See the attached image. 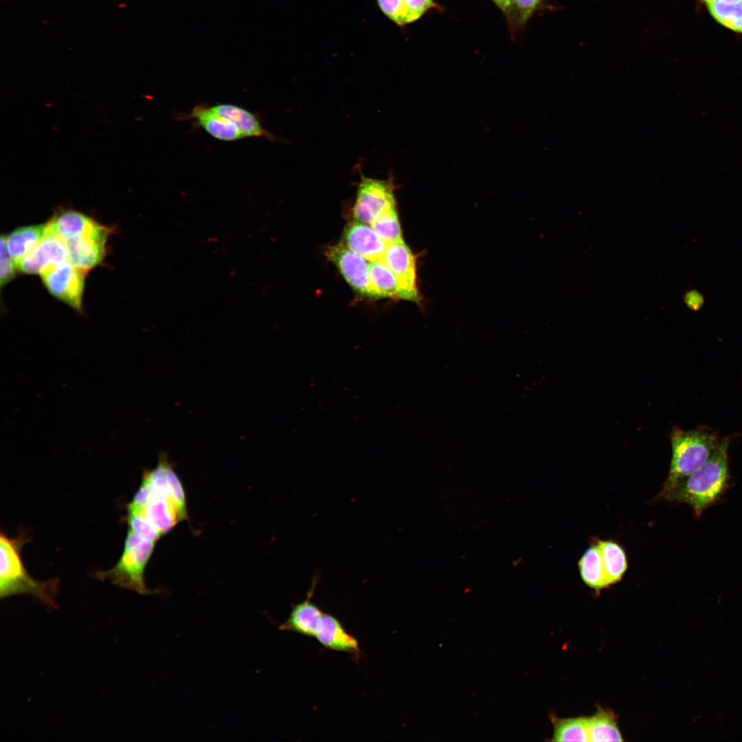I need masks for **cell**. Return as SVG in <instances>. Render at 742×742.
Segmentation results:
<instances>
[{
  "label": "cell",
  "instance_id": "cell-1",
  "mask_svg": "<svg viewBox=\"0 0 742 742\" xmlns=\"http://www.w3.org/2000/svg\"><path fill=\"white\" fill-rule=\"evenodd\" d=\"M730 436L723 438L706 462L664 499L689 506L697 517L716 504L725 493L730 483Z\"/></svg>",
  "mask_w": 742,
  "mask_h": 742
},
{
  "label": "cell",
  "instance_id": "cell-2",
  "mask_svg": "<svg viewBox=\"0 0 742 742\" xmlns=\"http://www.w3.org/2000/svg\"><path fill=\"white\" fill-rule=\"evenodd\" d=\"M30 539L27 532L23 529L14 538L1 532L0 596L3 598L13 595L30 594L47 605L54 606L58 578L45 581L35 580L23 564L21 552Z\"/></svg>",
  "mask_w": 742,
  "mask_h": 742
},
{
  "label": "cell",
  "instance_id": "cell-3",
  "mask_svg": "<svg viewBox=\"0 0 742 742\" xmlns=\"http://www.w3.org/2000/svg\"><path fill=\"white\" fill-rule=\"evenodd\" d=\"M672 458L668 476L657 495L664 497L697 471L710 457L720 440L716 431L707 427L684 430L674 428L671 434Z\"/></svg>",
  "mask_w": 742,
  "mask_h": 742
},
{
  "label": "cell",
  "instance_id": "cell-4",
  "mask_svg": "<svg viewBox=\"0 0 742 742\" xmlns=\"http://www.w3.org/2000/svg\"><path fill=\"white\" fill-rule=\"evenodd\" d=\"M154 541L141 538L128 530L123 553L117 563L110 570L94 573V576L109 580L122 587L147 594L150 591L144 581V570L154 550Z\"/></svg>",
  "mask_w": 742,
  "mask_h": 742
},
{
  "label": "cell",
  "instance_id": "cell-5",
  "mask_svg": "<svg viewBox=\"0 0 742 742\" xmlns=\"http://www.w3.org/2000/svg\"><path fill=\"white\" fill-rule=\"evenodd\" d=\"M394 189L392 177L379 179L368 177L361 172L352 207L354 218L363 223H371L386 210L396 206Z\"/></svg>",
  "mask_w": 742,
  "mask_h": 742
},
{
  "label": "cell",
  "instance_id": "cell-6",
  "mask_svg": "<svg viewBox=\"0 0 742 742\" xmlns=\"http://www.w3.org/2000/svg\"><path fill=\"white\" fill-rule=\"evenodd\" d=\"M86 271L69 262L51 266L40 273L49 292L78 311H82V298Z\"/></svg>",
  "mask_w": 742,
  "mask_h": 742
},
{
  "label": "cell",
  "instance_id": "cell-7",
  "mask_svg": "<svg viewBox=\"0 0 742 742\" xmlns=\"http://www.w3.org/2000/svg\"><path fill=\"white\" fill-rule=\"evenodd\" d=\"M110 229L96 223L89 232L64 240L67 261L85 271L101 263Z\"/></svg>",
  "mask_w": 742,
  "mask_h": 742
},
{
  "label": "cell",
  "instance_id": "cell-8",
  "mask_svg": "<svg viewBox=\"0 0 742 742\" xmlns=\"http://www.w3.org/2000/svg\"><path fill=\"white\" fill-rule=\"evenodd\" d=\"M326 255L355 291L375 297L369 278V264L365 258L343 244L330 246Z\"/></svg>",
  "mask_w": 742,
  "mask_h": 742
},
{
  "label": "cell",
  "instance_id": "cell-9",
  "mask_svg": "<svg viewBox=\"0 0 742 742\" xmlns=\"http://www.w3.org/2000/svg\"><path fill=\"white\" fill-rule=\"evenodd\" d=\"M65 261L64 240L51 232L46 223V232L42 240L15 264L16 269L22 273L40 274L48 267Z\"/></svg>",
  "mask_w": 742,
  "mask_h": 742
},
{
  "label": "cell",
  "instance_id": "cell-10",
  "mask_svg": "<svg viewBox=\"0 0 742 742\" xmlns=\"http://www.w3.org/2000/svg\"><path fill=\"white\" fill-rule=\"evenodd\" d=\"M381 259L408 293L411 301L418 302L415 258L404 241L387 244Z\"/></svg>",
  "mask_w": 742,
  "mask_h": 742
},
{
  "label": "cell",
  "instance_id": "cell-11",
  "mask_svg": "<svg viewBox=\"0 0 742 742\" xmlns=\"http://www.w3.org/2000/svg\"><path fill=\"white\" fill-rule=\"evenodd\" d=\"M314 638L325 649L346 653L354 660H358L361 655L357 638L332 614H322L317 624Z\"/></svg>",
  "mask_w": 742,
  "mask_h": 742
},
{
  "label": "cell",
  "instance_id": "cell-12",
  "mask_svg": "<svg viewBox=\"0 0 742 742\" xmlns=\"http://www.w3.org/2000/svg\"><path fill=\"white\" fill-rule=\"evenodd\" d=\"M179 116L181 120L191 121L217 139L232 142L244 138L236 125L214 111L212 105L197 104L190 113Z\"/></svg>",
  "mask_w": 742,
  "mask_h": 742
},
{
  "label": "cell",
  "instance_id": "cell-13",
  "mask_svg": "<svg viewBox=\"0 0 742 742\" xmlns=\"http://www.w3.org/2000/svg\"><path fill=\"white\" fill-rule=\"evenodd\" d=\"M317 579V576H315L313 578L311 588L305 599L292 605L288 618L278 626L280 630L292 631L309 638H314L317 624L324 613L311 600Z\"/></svg>",
  "mask_w": 742,
  "mask_h": 742
},
{
  "label": "cell",
  "instance_id": "cell-14",
  "mask_svg": "<svg viewBox=\"0 0 742 742\" xmlns=\"http://www.w3.org/2000/svg\"><path fill=\"white\" fill-rule=\"evenodd\" d=\"M145 484L149 488L146 505L135 513H127L141 515L163 535L169 532L179 521H182L179 509L171 499L156 494Z\"/></svg>",
  "mask_w": 742,
  "mask_h": 742
},
{
  "label": "cell",
  "instance_id": "cell-15",
  "mask_svg": "<svg viewBox=\"0 0 742 742\" xmlns=\"http://www.w3.org/2000/svg\"><path fill=\"white\" fill-rule=\"evenodd\" d=\"M344 239L350 249L370 261L381 259L387 247L371 226L361 221L348 226Z\"/></svg>",
  "mask_w": 742,
  "mask_h": 742
},
{
  "label": "cell",
  "instance_id": "cell-16",
  "mask_svg": "<svg viewBox=\"0 0 742 742\" xmlns=\"http://www.w3.org/2000/svg\"><path fill=\"white\" fill-rule=\"evenodd\" d=\"M214 111L233 122L244 138L265 137L276 141V137L262 126L258 116L252 112L231 103H217L212 105Z\"/></svg>",
  "mask_w": 742,
  "mask_h": 742
},
{
  "label": "cell",
  "instance_id": "cell-17",
  "mask_svg": "<svg viewBox=\"0 0 742 742\" xmlns=\"http://www.w3.org/2000/svg\"><path fill=\"white\" fill-rule=\"evenodd\" d=\"M369 278L374 297H389L411 301L398 279L382 259L370 261Z\"/></svg>",
  "mask_w": 742,
  "mask_h": 742
},
{
  "label": "cell",
  "instance_id": "cell-18",
  "mask_svg": "<svg viewBox=\"0 0 742 742\" xmlns=\"http://www.w3.org/2000/svg\"><path fill=\"white\" fill-rule=\"evenodd\" d=\"M92 218L73 210L54 215L47 223L48 229L63 240L90 232L96 225Z\"/></svg>",
  "mask_w": 742,
  "mask_h": 742
},
{
  "label": "cell",
  "instance_id": "cell-19",
  "mask_svg": "<svg viewBox=\"0 0 742 742\" xmlns=\"http://www.w3.org/2000/svg\"><path fill=\"white\" fill-rule=\"evenodd\" d=\"M578 568L581 578L590 588L599 592L609 586L596 543L585 551L579 559Z\"/></svg>",
  "mask_w": 742,
  "mask_h": 742
},
{
  "label": "cell",
  "instance_id": "cell-20",
  "mask_svg": "<svg viewBox=\"0 0 742 742\" xmlns=\"http://www.w3.org/2000/svg\"><path fill=\"white\" fill-rule=\"evenodd\" d=\"M45 232L46 223L17 228L5 237L8 251L15 263L42 240Z\"/></svg>",
  "mask_w": 742,
  "mask_h": 742
},
{
  "label": "cell",
  "instance_id": "cell-21",
  "mask_svg": "<svg viewBox=\"0 0 742 742\" xmlns=\"http://www.w3.org/2000/svg\"><path fill=\"white\" fill-rule=\"evenodd\" d=\"M596 543L609 585L618 583L627 569V560L624 549L611 540H598Z\"/></svg>",
  "mask_w": 742,
  "mask_h": 742
},
{
  "label": "cell",
  "instance_id": "cell-22",
  "mask_svg": "<svg viewBox=\"0 0 742 742\" xmlns=\"http://www.w3.org/2000/svg\"><path fill=\"white\" fill-rule=\"evenodd\" d=\"M590 741H622L616 715L609 710L598 708L587 717Z\"/></svg>",
  "mask_w": 742,
  "mask_h": 742
},
{
  "label": "cell",
  "instance_id": "cell-23",
  "mask_svg": "<svg viewBox=\"0 0 742 742\" xmlns=\"http://www.w3.org/2000/svg\"><path fill=\"white\" fill-rule=\"evenodd\" d=\"M554 732L552 741H590L587 717L560 719L550 715Z\"/></svg>",
  "mask_w": 742,
  "mask_h": 742
},
{
  "label": "cell",
  "instance_id": "cell-24",
  "mask_svg": "<svg viewBox=\"0 0 742 742\" xmlns=\"http://www.w3.org/2000/svg\"><path fill=\"white\" fill-rule=\"evenodd\" d=\"M711 16L720 25L742 34V3H726L715 0L704 1Z\"/></svg>",
  "mask_w": 742,
  "mask_h": 742
},
{
  "label": "cell",
  "instance_id": "cell-25",
  "mask_svg": "<svg viewBox=\"0 0 742 742\" xmlns=\"http://www.w3.org/2000/svg\"><path fill=\"white\" fill-rule=\"evenodd\" d=\"M370 225L387 245L403 240L396 206L386 210Z\"/></svg>",
  "mask_w": 742,
  "mask_h": 742
},
{
  "label": "cell",
  "instance_id": "cell-26",
  "mask_svg": "<svg viewBox=\"0 0 742 742\" xmlns=\"http://www.w3.org/2000/svg\"><path fill=\"white\" fill-rule=\"evenodd\" d=\"M540 0H512V9L508 22L513 29L522 27L539 5Z\"/></svg>",
  "mask_w": 742,
  "mask_h": 742
},
{
  "label": "cell",
  "instance_id": "cell-27",
  "mask_svg": "<svg viewBox=\"0 0 742 742\" xmlns=\"http://www.w3.org/2000/svg\"><path fill=\"white\" fill-rule=\"evenodd\" d=\"M404 25L419 19L429 10L438 5L434 0H401Z\"/></svg>",
  "mask_w": 742,
  "mask_h": 742
},
{
  "label": "cell",
  "instance_id": "cell-28",
  "mask_svg": "<svg viewBox=\"0 0 742 742\" xmlns=\"http://www.w3.org/2000/svg\"><path fill=\"white\" fill-rule=\"evenodd\" d=\"M126 521L128 530L142 539L155 542L161 536L151 524L139 515L127 513Z\"/></svg>",
  "mask_w": 742,
  "mask_h": 742
},
{
  "label": "cell",
  "instance_id": "cell-29",
  "mask_svg": "<svg viewBox=\"0 0 742 742\" xmlns=\"http://www.w3.org/2000/svg\"><path fill=\"white\" fill-rule=\"evenodd\" d=\"M0 244V282L2 287L13 278L16 267L14 260L8 251L4 236H1Z\"/></svg>",
  "mask_w": 742,
  "mask_h": 742
},
{
  "label": "cell",
  "instance_id": "cell-30",
  "mask_svg": "<svg viewBox=\"0 0 742 742\" xmlns=\"http://www.w3.org/2000/svg\"><path fill=\"white\" fill-rule=\"evenodd\" d=\"M495 4L504 13L506 19L510 16L512 9V0H492Z\"/></svg>",
  "mask_w": 742,
  "mask_h": 742
},
{
  "label": "cell",
  "instance_id": "cell-31",
  "mask_svg": "<svg viewBox=\"0 0 742 742\" xmlns=\"http://www.w3.org/2000/svg\"><path fill=\"white\" fill-rule=\"evenodd\" d=\"M702 1L704 2L705 1H708V0H702ZM715 1H720V2H723V3H742V0H715Z\"/></svg>",
  "mask_w": 742,
  "mask_h": 742
}]
</instances>
